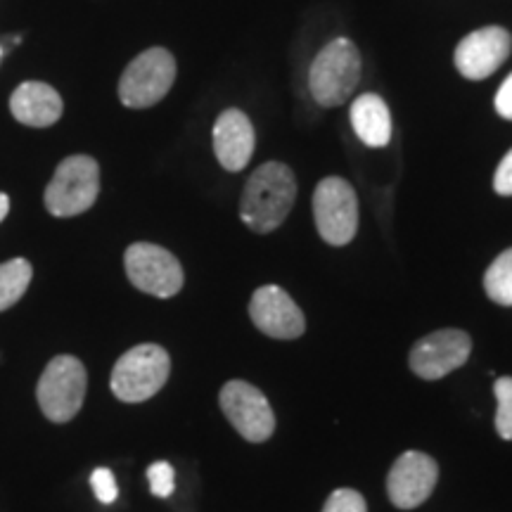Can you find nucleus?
Wrapping results in <instances>:
<instances>
[{
    "label": "nucleus",
    "instance_id": "7",
    "mask_svg": "<svg viewBox=\"0 0 512 512\" xmlns=\"http://www.w3.org/2000/svg\"><path fill=\"white\" fill-rule=\"evenodd\" d=\"M126 275L136 290L169 299L183 290V266L169 249L152 242H133L124 254Z\"/></svg>",
    "mask_w": 512,
    "mask_h": 512
},
{
    "label": "nucleus",
    "instance_id": "24",
    "mask_svg": "<svg viewBox=\"0 0 512 512\" xmlns=\"http://www.w3.org/2000/svg\"><path fill=\"white\" fill-rule=\"evenodd\" d=\"M494 105H496V112L501 114L503 119L512 121V74L503 81V86L498 88Z\"/></svg>",
    "mask_w": 512,
    "mask_h": 512
},
{
    "label": "nucleus",
    "instance_id": "20",
    "mask_svg": "<svg viewBox=\"0 0 512 512\" xmlns=\"http://www.w3.org/2000/svg\"><path fill=\"white\" fill-rule=\"evenodd\" d=\"M147 482H150L152 494L159 498H169L176 489L174 467H171V463H166V460H157V463L147 467Z\"/></svg>",
    "mask_w": 512,
    "mask_h": 512
},
{
    "label": "nucleus",
    "instance_id": "4",
    "mask_svg": "<svg viewBox=\"0 0 512 512\" xmlns=\"http://www.w3.org/2000/svg\"><path fill=\"white\" fill-rule=\"evenodd\" d=\"M171 373V358L159 344H138L114 363L110 387L124 403H143L164 387Z\"/></svg>",
    "mask_w": 512,
    "mask_h": 512
},
{
    "label": "nucleus",
    "instance_id": "26",
    "mask_svg": "<svg viewBox=\"0 0 512 512\" xmlns=\"http://www.w3.org/2000/svg\"><path fill=\"white\" fill-rule=\"evenodd\" d=\"M0 57H3V48H0Z\"/></svg>",
    "mask_w": 512,
    "mask_h": 512
},
{
    "label": "nucleus",
    "instance_id": "9",
    "mask_svg": "<svg viewBox=\"0 0 512 512\" xmlns=\"http://www.w3.org/2000/svg\"><path fill=\"white\" fill-rule=\"evenodd\" d=\"M221 411L226 415L230 425L240 432L252 444L271 439L275 432V415L268 399L261 389L245 380H230L223 384L221 396Z\"/></svg>",
    "mask_w": 512,
    "mask_h": 512
},
{
    "label": "nucleus",
    "instance_id": "2",
    "mask_svg": "<svg viewBox=\"0 0 512 512\" xmlns=\"http://www.w3.org/2000/svg\"><path fill=\"white\" fill-rule=\"evenodd\" d=\"M361 53L349 38H335L316 55L309 72V88L320 107L344 105L361 81Z\"/></svg>",
    "mask_w": 512,
    "mask_h": 512
},
{
    "label": "nucleus",
    "instance_id": "23",
    "mask_svg": "<svg viewBox=\"0 0 512 512\" xmlns=\"http://www.w3.org/2000/svg\"><path fill=\"white\" fill-rule=\"evenodd\" d=\"M494 190L503 197L512 195V150L503 157V162L498 164L496 176H494Z\"/></svg>",
    "mask_w": 512,
    "mask_h": 512
},
{
    "label": "nucleus",
    "instance_id": "12",
    "mask_svg": "<svg viewBox=\"0 0 512 512\" xmlns=\"http://www.w3.org/2000/svg\"><path fill=\"white\" fill-rule=\"evenodd\" d=\"M249 318L256 328L273 339H297L306 330L302 309L278 285H264L252 294Z\"/></svg>",
    "mask_w": 512,
    "mask_h": 512
},
{
    "label": "nucleus",
    "instance_id": "6",
    "mask_svg": "<svg viewBox=\"0 0 512 512\" xmlns=\"http://www.w3.org/2000/svg\"><path fill=\"white\" fill-rule=\"evenodd\" d=\"M176 81V60L166 48L140 53L119 79V100L131 110H147L166 98Z\"/></svg>",
    "mask_w": 512,
    "mask_h": 512
},
{
    "label": "nucleus",
    "instance_id": "11",
    "mask_svg": "<svg viewBox=\"0 0 512 512\" xmlns=\"http://www.w3.org/2000/svg\"><path fill=\"white\" fill-rule=\"evenodd\" d=\"M439 479L437 460L422 451H406L396 458L387 477V494L399 510L418 508L432 496Z\"/></svg>",
    "mask_w": 512,
    "mask_h": 512
},
{
    "label": "nucleus",
    "instance_id": "10",
    "mask_svg": "<svg viewBox=\"0 0 512 512\" xmlns=\"http://www.w3.org/2000/svg\"><path fill=\"white\" fill-rule=\"evenodd\" d=\"M472 339L463 330H439L415 342L408 356L411 370L422 380H441L463 368L470 358Z\"/></svg>",
    "mask_w": 512,
    "mask_h": 512
},
{
    "label": "nucleus",
    "instance_id": "14",
    "mask_svg": "<svg viewBox=\"0 0 512 512\" xmlns=\"http://www.w3.org/2000/svg\"><path fill=\"white\" fill-rule=\"evenodd\" d=\"M211 140H214L216 159L226 171L238 174L252 162L256 136L252 121L247 119L245 112L235 110V107L221 112V117L214 124V131H211Z\"/></svg>",
    "mask_w": 512,
    "mask_h": 512
},
{
    "label": "nucleus",
    "instance_id": "16",
    "mask_svg": "<svg viewBox=\"0 0 512 512\" xmlns=\"http://www.w3.org/2000/svg\"><path fill=\"white\" fill-rule=\"evenodd\" d=\"M351 126H354L358 140L363 145L375 147H387L392 140V114H389L387 102L375 93H363L358 95L351 105Z\"/></svg>",
    "mask_w": 512,
    "mask_h": 512
},
{
    "label": "nucleus",
    "instance_id": "17",
    "mask_svg": "<svg viewBox=\"0 0 512 512\" xmlns=\"http://www.w3.org/2000/svg\"><path fill=\"white\" fill-rule=\"evenodd\" d=\"M31 278H34V268L27 259H10L0 264V311H8L24 297Z\"/></svg>",
    "mask_w": 512,
    "mask_h": 512
},
{
    "label": "nucleus",
    "instance_id": "18",
    "mask_svg": "<svg viewBox=\"0 0 512 512\" xmlns=\"http://www.w3.org/2000/svg\"><path fill=\"white\" fill-rule=\"evenodd\" d=\"M484 290L494 304L512 306V247L496 256L484 275Z\"/></svg>",
    "mask_w": 512,
    "mask_h": 512
},
{
    "label": "nucleus",
    "instance_id": "1",
    "mask_svg": "<svg viewBox=\"0 0 512 512\" xmlns=\"http://www.w3.org/2000/svg\"><path fill=\"white\" fill-rule=\"evenodd\" d=\"M297 200V181L290 166L280 162L261 164L249 176L242 192L240 219L254 233H273L283 226Z\"/></svg>",
    "mask_w": 512,
    "mask_h": 512
},
{
    "label": "nucleus",
    "instance_id": "15",
    "mask_svg": "<svg viewBox=\"0 0 512 512\" xmlns=\"http://www.w3.org/2000/svg\"><path fill=\"white\" fill-rule=\"evenodd\" d=\"M10 112L29 128H50L62 119L64 102L53 86L43 81L19 83L10 98Z\"/></svg>",
    "mask_w": 512,
    "mask_h": 512
},
{
    "label": "nucleus",
    "instance_id": "21",
    "mask_svg": "<svg viewBox=\"0 0 512 512\" xmlns=\"http://www.w3.org/2000/svg\"><path fill=\"white\" fill-rule=\"evenodd\" d=\"M323 512H368L366 498L354 489H337L323 505Z\"/></svg>",
    "mask_w": 512,
    "mask_h": 512
},
{
    "label": "nucleus",
    "instance_id": "8",
    "mask_svg": "<svg viewBox=\"0 0 512 512\" xmlns=\"http://www.w3.org/2000/svg\"><path fill=\"white\" fill-rule=\"evenodd\" d=\"M313 219H316L320 238L328 245H349L358 230V200L354 188L344 178H323L313 192Z\"/></svg>",
    "mask_w": 512,
    "mask_h": 512
},
{
    "label": "nucleus",
    "instance_id": "19",
    "mask_svg": "<svg viewBox=\"0 0 512 512\" xmlns=\"http://www.w3.org/2000/svg\"><path fill=\"white\" fill-rule=\"evenodd\" d=\"M496 394V432L505 441H512V377H498L494 382Z\"/></svg>",
    "mask_w": 512,
    "mask_h": 512
},
{
    "label": "nucleus",
    "instance_id": "5",
    "mask_svg": "<svg viewBox=\"0 0 512 512\" xmlns=\"http://www.w3.org/2000/svg\"><path fill=\"white\" fill-rule=\"evenodd\" d=\"M88 373L76 356H55L43 370L36 387V399L50 422H69L81 411L86 399Z\"/></svg>",
    "mask_w": 512,
    "mask_h": 512
},
{
    "label": "nucleus",
    "instance_id": "13",
    "mask_svg": "<svg viewBox=\"0 0 512 512\" xmlns=\"http://www.w3.org/2000/svg\"><path fill=\"white\" fill-rule=\"evenodd\" d=\"M512 36L503 27H484L467 34L456 48V69L465 79H489L508 60Z\"/></svg>",
    "mask_w": 512,
    "mask_h": 512
},
{
    "label": "nucleus",
    "instance_id": "25",
    "mask_svg": "<svg viewBox=\"0 0 512 512\" xmlns=\"http://www.w3.org/2000/svg\"><path fill=\"white\" fill-rule=\"evenodd\" d=\"M8 211H10V197L5 195V192H0V223L5 221Z\"/></svg>",
    "mask_w": 512,
    "mask_h": 512
},
{
    "label": "nucleus",
    "instance_id": "3",
    "mask_svg": "<svg viewBox=\"0 0 512 512\" xmlns=\"http://www.w3.org/2000/svg\"><path fill=\"white\" fill-rule=\"evenodd\" d=\"M100 195V166L88 155H72L57 164L53 181L48 183L46 209L57 219L86 214Z\"/></svg>",
    "mask_w": 512,
    "mask_h": 512
},
{
    "label": "nucleus",
    "instance_id": "22",
    "mask_svg": "<svg viewBox=\"0 0 512 512\" xmlns=\"http://www.w3.org/2000/svg\"><path fill=\"white\" fill-rule=\"evenodd\" d=\"M91 486L95 491V498L102 505H112L117 501L119 496V486H117V479H114L112 470H107V467H98V470L91 475Z\"/></svg>",
    "mask_w": 512,
    "mask_h": 512
}]
</instances>
